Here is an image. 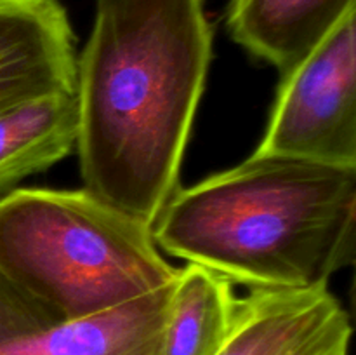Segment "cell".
Instances as JSON below:
<instances>
[{
	"instance_id": "1",
	"label": "cell",
	"mask_w": 356,
	"mask_h": 355,
	"mask_svg": "<svg viewBox=\"0 0 356 355\" xmlns=\"http://www.w3.org/2000/svg\"><path fill=\"white\" fill-rule=\"evenodd\" d=\"M212 42L205 0H96L73 90L83 188L153 226L181 188Z\"/></svg>"
},
{
	"instance_id": "2",
	"label": "cell",
	"mask_w": 356,
	"mask_h": 355,
	"mask_svg": "<svg viewBox=\"0 0 356 355\" xmlns=\"http://www.w3.org/2000/svg\"><path fill=\"white\" fill-rule=\"evenodd\" d=\"M356 167L254 152L174 194L153 240L250 289H327L355 261Z\"/></svg>"
},
{
	"instance_id": "3",
	"label": "cell",
	"mask_w": 356,
	"mask_h": 355,
	"mask_svg": "<svg viewBox=\"0 0 356 355\" xmlns=\"http://www.w3.org/2000/svg\"><path fill=\"white\" fill-rule=\"evenodd\" d=\"M0 271L59 322L124 305L176 281L152 226L87 188L0 195Z\"/></svg>"
},
{
	"instance_id": "4",
	"label": "cell",
	"mask_w": 356,
	"mask_h": 355,
	"mask_svg": "<svg viewBox=\"0 0 356 355\" xmlns=\"http://www.w3.org/2000/svg\"><path fill=\"white\" fill-rule=\"evenodd\" d=\"M256 152L356 167V6L282 73Z\"/></svg>"
},
{
	"instance_id": "5",
	"label": "cell",
	"mask_w": 356,
	"mask_h": 355,
	"mask_svg": "<svg viewBox=\"0 0 356 355\" xmlns=\"http://www.w3.org/2000/svg\"><path fill=\"white\" fill-rule=\"evenodd\" d=\"M351 334L329 289H250L212 355H350Z\"/></svg>"
},
{
	"instance_id": "6",
	"label": "cell",
	"mask_w": 356,
	"mask_h": 355,
	"mask_svg": "<svg viewBox=\"0 0 356 355\" xmlns=\"http://www.w3.org/2000/svg\"><path fill=\"white\" fill-rule=\"evenodd\" d=\"M75 35L59 0H0V111L75 90Z\"/></svg>"
},
{
	"instance_id": "7",
	"label": "cell",
	"mask_w": 356,
	"mask_h": 355,
	"mask_svg": "<svg viewBox=\"0 0 356 355\" xmlns=\"http://www.w3.org/2000/svg\"><path fill=\"white\" fill-rule=\"evenodd\" d=\"M174 282L104 312L0 341V355H163Z\"/></svg>"
},
{
	"instance_id": "8",
	"label": "cell",
	"mask_w": 356,
	"mask_h": 355,
	"mask_svg": "<svg viewBox=\"0 0 356 355\" xmlns=\"http://www.w3.org/2000/svg\"><path fill=\"white\" fill-rule=\"evenodd\" d=\"M356 0H229V35L280 73L305 58Z\"/></svg>"
},
{
	"instance_id": "9",
	"label": "cell",
	"mask_w": 356,
	"mask_h": 355,
	"mask_svg": "<svg viewBox=\"0 0 356 355\" xmlns=\"http://www.w3.org/2000/svg\"><path fill=\"white\" fill-rule=\"evenodd\" d=\"M76 131L73 93L44 94L0 111V195L68 157Z\"/></svg>"
},
{
	"instance_id": "10",
	"label": "cell",
	"mask_w": 356,
	"mask_h": 355,
	"mask_svg": "<svg viewBox=\"0 0 356 355\" xmlns=\"http://www.w3.org/2000/svg\"><path fill=\"white\" fill-rule=\"evenodd\" d=\"M233 282L200 265L179 268L165 326L163 355H212L232 326Z\"/></svg>"
},
{
	"instance_id": "11",
	"label": "cell",
	"mask_w": 356,
	"mask_h": 355,
	"mask_svg": "<svg viewBox=\"0 0 356 355\" xmlns=\"http://www.w3.org/2000/svg\"><path fill=\"white\" fill-rule=\"evenodd\" d=\"M59 320L0 271V341L26 336Z\"/></svg>"
}]
</instances>
